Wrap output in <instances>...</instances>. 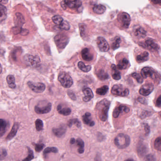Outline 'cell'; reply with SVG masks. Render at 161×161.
<instances>
[{
  "mask_svg": "<svg viewBox=\"0 0 161 161\" xmlns=\"http://www.w3.org/2000/svg\"><path fill=\"white\" fill-rule=\"evenodd\" d=\"M145 161H156V156L153 154H148L146 156Z\"/></svg>",
  "mask_w": 161,
  "mask_h": 161,
  "instance_id": "cell-47",
  "label": "cell"
},
{
  "mask_svg": "<svg viewBox=\"0 0 161 161\" xmlns=\"http://www.w3.org/2000/svg\"><path fill=\"white\" fill-rule=\"evenodd\" d=\"M121 39L120 37L116 36L112 40V42L111 44L112 48L113 50H116L119 47V45L121 44Z\"/></svg>",
  "mask_w": 161,
  "mask_h": 161,
  "instance_id": "cell-34",
  "label": "cell"
},
{
  "mask_svg": "<svg viewBox=\"0 0 161 161\" xmlns=\"http://www.w3.org/2000/svg\"><path fill=\"white\" fill-rule=\"evenodd\" d=\"M23 60L28 66L33 68L39 67L41 61L40 58L38 55L33 56L29 54L25 55Z\"/></svg>",
  "mask_w": 161,
  "mask_h": 161,
  "instance_id": "cell-6",
  "label": "cell"
},
{
  "mask_svg": "<svg viewBox=\"0 0 161 161\" xmlns=\"http://www.w3.org/2000/svg\"><path fill=\"white\" fill-rule=\"evenodd\" d=\"M96 75L99 79L101 80H105L109 78V74L103 69H100L96 73Z\"/></svg>",
  "mask_w": 161,
  "mask_h": 161,
  "instance_id": "cell-29",
  "label": "cell"
},
{
  "mask_svg": "<svg viewBox=\"0 0 161 161\" xmlns=\"http://www.w3.org/2000/svg\"><path fill=\"white\" fill-rule=\"evenodd\" d=\"M27 148L28 150V156L26 157V158H25L22 161H31L34 158L33 151L29 147H28Z\"/></svg>",
  "mask_w": 161,
  "mask_h": 161,
  "instance_id": "cell-40",
  "label": "cell"
},
{
  "mask_svg": "<svg viewBox=\"0 0 161 161\" xmlns=\"http://www.w3.org/2000/svg\"><path fill=\"white\" fill-rule=\"evenodd\" d=\"M8 123L2 119H0V137L4 135L8 128Z\"/></svg>",
  "mask_w": 161,
  "mask_h": 161,
  "instance_id": "cell-24",
  "label": "cell"
},
{
  "mask_svg": "<svg viewBox=\"0 0 161 161\" xmlns=\"http://www.w3.org/2000/svg\"><path fill=\"white\" fill-rule=\"evenodd\" d=\"M150 114V113L146 111L145 112V113H142V114H141V118L142 119H144V118L149 116Z\"/></svg>",
  "mask_w": 161,
  "mask_h": 161,
  "instance_id": "cell-52",
  "label": "cell"
},
{
  "mask_svg": "<svg viewBox=\"0 0 161 161\" xmlns=\"http://www.w3.org/2000/svg\"><path fill=\"white\" fill-rule=\"evenodd\" d=\"M7 16V9L5 6L0 3V22L5 20Z\"/></svg>",
  "mask_w": 161,
  "mask_h": 161,
  "instance_id": "cell-33",
  "label": "cell"
},
{
  "mask_svg": "<svg viewBox=\"0 0 161 161\" xmlns=\"http://www.w3.org/2000/svg\"><path fill=\"white\" fill-rule=\"evenodd\" d=\"M34 146L35 150L36 152H40L41 151L45 146V144L42 143L34 144Z\"/></svg>",
  "mask_w": 161,
  "mask_h": 161,
  "instance_id": "cell-45",
  "label": "cell"
},
{
  "mask_svg": "<svg viewBox=\"0 0 161 161\" xmlns=\"http://www.w3.org/2000/svg\"><path fill=\"white\" fill-rule=\"evenodd\" d=\"M141 74L144 78L149 77L156 82H160V75L157 72L149 67H145L142 68Z\"/></svg>",
  "mask_w": 161,
  "mask_h": 161,
  "instance_id": "cell-3",
  "label": "cell"
},
{
  "mask_svg": "<svg viewBox=\"0 0 161 161\" xmlns=\"http://www.w3.org/2000/svg\"><path fill=\"white\" fill-rule=\"evenodd\" d=\"M81 56L84 61L88 62L92 61L94 58L93 54L91 52L89 48H84L82 50Z\"/></svg>",
  "mask_w": 161,
  "mask_h": 161,
  "instance_id": "cell-18",
  "label": "cell"
},
{
  "mask_svg": "<svg viewBox=\"0 0 161 161\" xmlns=\"http://www.w3.org/2000/svg\"><path fill=\"white\" fill-rule=\"evenodd\" d=\"M144 129L145 131L146 135L148 136L150 132V127L147 123H144Z\"/></svg>",
  "mask_w": 161,
  "mask_h": 161,
  "instance_id": "cell-50",
  "label": "cell"
},
{
  "mask_svg": "<svg viewBox=\"0 0 161 161\" xmlns=\"http://www.w3.org/2000/svg\"><path fill=\"white\" fill-rule=\"evenodd\" d=\"M58 79L62 86L65 88H70L73 84L72 77L65 72H61L58 76Z\"/></svg>",
  "mask_w": 161,
  "mask_h": 161,
  "instance_id": "cell-7",
  "label": "cell"
},
{
  "mask_svg": "<svg viewBox=\"0 0 161 161\" xmlns=\"http://www.w3.org/2000/svg\"><path fill=\"white\" fill-rule=\"evenodd\" d=\"M108 90H109V87L107 85H105V86H102L101 88H98L96 90V94L98 95H99L101 96H104L107 93Z\"/></svg>",
  "mask_w": 161,
  "mask_h": 161,
  "instance_id": "cell-36",
  "label": "cell"
},
{
  "mask_svg": "<svg viewBox=\"0 0 161 161\" xmlns=\"http://www.w3.org/2000/svg\"><path fill=\"white\" fill-rule=\"evenodd\" d=\"M129 65V61L126 58H123L119 62L116 68L119 70H124L127 68Z\"/></svg>",
  "mask_w": 161,
  "mask_h": 161,
  "instance_id": "cell-25",
  "label": "cell"
},
{
  "mask_svg": "<svg viewBox=\"0 0 161 161\" xmlns=\"http://www.w3.org/2000/svg\"><path fill=\"white\" fill-rule=\"evenodd\" d=\"M35 128L38 131L43 130L44 127V123L43 121L40 119H37L35 122Z\"/></svg>",
  "mask_w": 161,
  "mask_h": 161,
  "instance_id": "cell-42",
  "label": "cell"
},
{
  "mask_svg": "<svg viewBox=\"0 0 161 161\" xmlns=\"http://www.w3.org/2000/svg\"><path fill=\"white\" fill-rule=\"evenodd\" d=\"M67 94L68 95L69 97L72 99V100H76L77 98H76V96H75V94L73 92L72 90H69L67 91Z\"/></svg>",
  "mask_w": 161,
  "mask_h": 161,
  "instance_id": "cell-49",
  "label": "cell"
},
{
  "mask_svg": "<svg viewBox=\"0 0 161 161\" xmlns=\"http://www.w3.org/2000/svg\"><path fill=\"white\" fill-rule=\"evenodd\" d=\"M76 143L78 146H79L78 153L79 154H83L84 152L85 144L83 140L80 138H78L76 140Z\"/></svg>",
  "mask_w": 161,
  "mask_h": 161,
  "instance_id": "cell-32",
  "label": "cell"
},
{
  "mask_svg": "<svg viewBox=\"0 0 161 161\" xmlns=\"http://www.w3.org/2000/svg\"><path fill=\"white\" fill-rule=\"evenodd\" d=\"M6 80L8 86L10 88L14 89L16 88V85L15 84V77L13 75H8L6 78Z\"/></svg>",
  "mask_w": 161,
  "mask_h": 161,
  "instance_id": "cell-31",
  "label": "cell"
},
{
  "mask_svg": "<svg viewBox=\"0 0 161 161\" xmlns=\"http://www.w3.org/2000/svg\"><path fill=\"white\" fill-rule=\"evenodd\" d=\"M78 66L80 70H82L83 72H86V73L89 72L92 68V67L90 65L86 66L83 62L81 61L78 63Z\"/></svg>",
  "mask_w": 161,
  "mask_h": 161,
  "instance_id": "cell-35",
  "label": "cell"
},
{
  "mask_svg": "<svg viewBox=\"0 0 161 161\" xmlns=\"http://www.w3.org/2000/svg\"><path fill=\"white\" fill-rule=\"evenodd\" d=\"M129 110L130 109L128 107L122 105H120L114 109L112 115H113V117L116 118L118 117L119 114L124 112L127 113L129 112Z\"/></svg>",
  "mask_w": 161,
  "mask_h": 161,
  "instance_id": "cell-16",
  "label": "cell"
},
{
  "mask_svg": "<svg viewBox=\"0 0 161 161\" xmlns=\"http://www.w3.org/2000/svg\"><path fill=\"white\" fill-rule=\"evenodd\" d=\"M93 11L96 14H102L106 12V7L102 4H97L94 6Z\"/></svg>",
  "mask_w": 161,
  "mask_h": 161,
  "instance_id": "cell-30",
  "label": "cell"
},
{
  "mask_svg": "<svg viewBox=\"0 0 161 161\" xmlns=\"http://www.w3.org/2000/svg\"><path fill=\"white\" fill-rule=\"evenodd\" d=\"M104 136L101 133H100V135H98V139L99 140V141H102L104 140L105 138H102V137H104Z\"/></svg>",
  "mask_w": 161,
  "mask_h": 161,
  "instance_id": "cell-57",
  "label": "cell"
},
{
  "mask_svg": "<svg viewBox=\"0 0 161 161\" xmlns=\"http://www.w3.org/2000/svg\"><path fill=\"white\" fill-rule=\"evenodd\" d=\"M135 161V160H134L133 159H127V160H125V161Z\"/></svg>",
  "mask_w": 161,
  "mask_h": 161,
  "instance_id": "cell-61",
  "label": "cell"
},
{
  "mask_svg": "<svg viewBox=\"0 0 161 161\" xmlns=\"http://www.w3.org/2000/svg\"><path fill=\"white\" fill-rule=\"evenodd\" d=\"M52 20L53 22L56 25H59L64 20L63 18L61 16L59 15H55L52 17Z\"/></svg>",
  "mask_w": 161,
  "mask_h": 161,
  "instance_id": "cell-39",
  "label": "cell"
},
{
  "mask_svg": "<svg viewBox=\"0 0 161 161\" xmlns=\"http://www.w3.org/2000/svg\"><path fill=\"white\" fill-rule=\"evenodd\" d=\"M7 156V152L5 148H1L0 150V161H2Z\"/></svg>",
  "mask_w": 161,
  "mask_h": 161,
  "instance_id": "cell-46",
  "label": "cell"
},
{
  "mask_svg": "<svg viewBox=\"0 0 161 161\" xmlns=\"http://www.w3.org/2000/svg\"><path fill=\"white\" fill-rule=\"evenodd\" d=\"M161 96H159V97L157 98L156 102V105L157 107H161Z\"/></svg>",
  "mask_w": 161,
  "mask_h": 161,
  "instance_id": "cell-53",
  "label": "cell"
},
{
  "mask_svg": "<svg viewBox=\"0 0 161 161\" xmlns=\"http://www.w3.org/2000/svg\"><path fill=\"white\" fill-rule=\"evenodd\" d=\"M28 85L31 90L35 93H42L45 89V85L42 83L28 82Z\"/></svg>",
  "mask_w": 161,
  "mask_h": 161,
  "instance_id": "cell-11",
  "label": "cell"
},
{
  "mask_svg": "<svg viewBox=\"0 0 161 161\" xmlns=\"http://www.w3.org/2000/svg\"><path fill=\"white\" fill-rule=\"evenodd\" d=\"M67 130L66 126L65 124H61L58 128H53L52 133L58 138H62L66 133Z\"/></svg>",
  "mask_w": 161,
  "mask_h": 161,
  "instance_id": "cell-15",
  "label": "cell"
},
{
  "mask_svg": "<svg viewBox=\"0 0 161 161\" xmlns=\"http://www.w3.org/2000/svg\"><path fill=\"white\" fill-rule=\"evenodd\" d=\"M119 21L121 22L122 26L125 28H128L130 25L131 18L129 14L126 12H122L119 14Z\"/></svg>",
  "mask_w": 161,
  "mask_h": 161,
  "instance_id": "cell-12",
  "label": "cell"
},
{
  "mask_svg": "<svg viewBox=\"0 0 161 161\" xmlns=\"http://www.w3.org/2000/svg\"><path fill=\"white\" fill-rule=\"evenodd\" d=\"M61 6L63 9L67 7L71 8H77L82 5L80 0H64L61 2Z\"/></svg>",
  "mask_w": 161,
  "mask_h": 161,
  "instance_id": "cell-10",
  "label": "cell"
},
{
  "mask_svg": "<svg viewBox=\"0 0 161 161\" xmlns=\"http://www.w3.org/2000/svg\"><path fill=\"white\" fill-rule=\"evenodd\" d=\"M111 69L112 70V77L115 80H119L121 79V73L118 71L116 67L114 64L111 65Z\"/></svg>",
  "mask_w": 161,
  "mask_h": 161,
  "instance_id": "cell-27",
  "label": "cell"
},
{
  "mask_svg": "<svg viewBox=\"0 0 161 161\" xmlns=\"http://www.w3.org/2000/svg\"><path fill=\"white\" fill-rule=\"evenodd\" d=\"M52 104L46 101H41L35 107V111L38 114H45L51 111Z\"/></svg>",
  "mask_w": 161,
  "mask_h": 161,
  "instance_id": "cell-4",
  "label": "cell"
},
{
  "mask_svg": "<svg viewBox=\"0 0 161 161\" xmlns=\"http://www.w3.org/2000/svg\"><path fill=\"white\" fill-rule=\"evenodd\" d=\"M14 23L17 27H22L25 23V18L21 13H16L14 18Z\"/></svg>",
  "mask_w": 161,
  "mask_h": 161,
  "instance_id": "cell-21",
  "label": "cell"
},
{
  "mask_svg": "<svg viewBox=\"0 0 161 161\" xmlns=\"http://www.w3.org/2000/svg\"><path fill=\"white\" fill-rule=\"evenodd\" d=\"M114 144L119 149H124L129 146L130 143V137L128 135L119 133L115 137Z\"/></svg>",
  "mask_w": 161,
  "mask_h": 161,
  "instance_id": "cell-2",
  "label": "cell"
},
{
  "mask_svg": "<svg viewBox=\"0 0 161 161\" xmlns=\"http://www.w3.org/2000/svg\"><path fill=\"white\" fill-rule=\"evenodd\" d=\"M3 52H4V51H2L1 50H0V55L3 54Z\"/></svg>",
  "mask_w": 161,
  "mask_h": 161,
  "instance_id": "cell-62",
  "label": "cell"
},
{
  "mask_svg": "<svg viewBox=\"0 0 161 161\" xmlns=\"http://www.w3.org/2000/svg\"><path fill=\"white\" fill-rule=\"evenodd\" d=\"M57 110L59 113L64 116H69L72 113V110L71 108H69V107L62 108V107L61 105H59L57 106Z\"/></svg>",
  "mask_w": 161,
  "mask_h": 161,
  "instance_id": "cell-26",
  "label": "cell"
},
{
  "mask_svg": "<svg viewBox=\"0 0 161 161\" xmlns=\"http://www.w3.org/2000/svg\"><path fill=\"white\" fill-rule=\"evenodd\" d=\"M154 89V85L152 84H146L143 85L139 89L140 94L144 96H147L152 93Z\"/></svg>",
  "mask_w": 161,
  "mask_h": 161,
  "instance_id": "cell-14",
  "label": "cell"
},
{
  "mask_svg": "<svg viewBox=\"0 0 161 161\" xmlns=\"http://www.w3.org/2000/svg\"><path fill=\"white\" fill-rule=\"evenodd\" d=\"M22 27H17L15 26L14 28H12V31L15 34H19L21 33L22 30Z\"/></svg>",
  "mask_w": 161,
  "mask_h": 161,
  "instance_id": "cell-48",
  "label": "cell"
},
{
  "mask_svg": "<svg viewBox=\"0 0 161 161\" xmlns=\"http://www.w3.org/2000/svg\"><path fill=\"white\" fill-rule=\"evenodd\" d=\"M133 32L134 35L139 38H144L146 35V31L139 25L134 27Z\"/></svg>",
  "mask_w": 161,
  "mask_h": 161,
  "instance_id": "cell-19",
  "label": "cell"
},
{
  "mask_svg": "<svg viewBox=\"0 0 161 161\" xmlns=\"http://www.w3.org/2000/svg\"><path fill=\"white\" fill-rule=\"evenodd\" d=\"M19 124L18 123H15L14 125L12 126L11 131L9 133V134L6 137V140H12L13 138H14L15 136L17 134L18 130L19 128Z\"/></svg>",
  "mask_w": 161,
  "mask_h": 161,
  "instance_id": "cell-23",
  "label": "cell"
},
{
  "mask_svg": "<svg viewBox=\"0 0 161 161\" xmlns=\"http://www.w3.org/2000/svg\"><path fill=\"white\" fill-rule=\"evenodd\" d=\"M154 147L157 150L161 151V137H158L155 140L154 143Z\"/></svg>",
  "mask_w": 161,
  "mask_h": 161,
  "instance_id": "cell-43",
  "label": "cell"
},
{
  "mask_svg": "<svg viewBox=\"0 0 161 161\" xmlns=\"http://www.w3.org/2000/svg\"><path fill=\"white\" fill-rule=\"evenodd\" d=\"M138 101L140 103H141V104H146V99L144 97H139L138 98Z\"/></svg>",
  "mask_w": 161,
  "mask_h": 161,
  "instance_id": "cell-51",
  "label": "cell"
},
{
  "mask_svg": "<svg viewBox=\"0 0 161 161\" xmlns=\"http://www.w3.org/2000/svg\"><path fill=\"white\" fill-rule=\"evenodd\" d=\"M75 142H76V140L74 138H72L70 140V143L71 144H74L75 143Z\"/></svg>",
  "mask_w": 161,
  "mask_h": 161,
  "instance_id": "cell-59",
  "label": "cell"
},
{
  "mask_svg": "<svg viewBox=\"0 0 161 161\" xmlns=\"http://www.w3.org/2000/svg\"><path fill=\"white\" fill-rule=\"evenodd\" d=\"M80 31L81 37H83L84 35L85 28L83 26H80Z\"/></svg>",
  "mask_w": 161,
  "mask_h": 161,
  "instance_id": "cell-55",
  "label": "cell"
},
{
  "mask_svg": "<svg viewBox=\"0 0 161 161\" xmlns=\"http://www.w3.org/2000/svg\"><path fill=\"white\" fill-rule=\"evenodd\" d=\"M2 67L1 64H0V74L2 73Z\"/></svg>",
  "mask_w": 161,
  "mask_h": 161,
  "instance_id": "cell-60",
  "label": "cell"
},
{
  "mask_svg": "<svg viewBox=\"0 0 161 161\" xmlns=\"http://www.w3.org/2000/svg\"><path fill=\"white\" fill-rule=\"evenodd\" d=\"M29 32L28 30L26 29H22L20 34H22V35H26L29 34Z\"/></svg>",
  "mask_w": 161,
  "mask_h": 161,
  "instance_id": "cell-54",
  "label": "cell"
},
{
  "mask_svg": "<svg viewBox=\"0 0 161 161\" xmlns=\"http://www.w3.org/2000/svg\"><path fill=\"white\" fill-rule=\"evenodd\" d=\"M54 40L58 49L60 51H62L63 50L68 44L69 38L67 35H64L63 34H59L55 36Z\"/></svg>",
  "mask_w": 161,
  "mask_h": 161,
  "instance_id": "cell-5",
  "label": "cell"
},
{
  "mask_svg": "<svg viewBox=\"0 0 161 161\" xmlns=\"http://www.w3.org/2000/svg\"><path fill=\"white\" fill-rule=\"evenodd\" d=\"M83 92L84 94V97H83V100L86 102L89 101L94 97V94L90 88L88 87L84 88L83 89Z\"/></svg>",
  "mask_w": 161,
  "mask_h": 161,
  "instance_id": "cell-20",
  "label": "cell"
},
{
  "mask_svg": "<svg viewBox=\"0 0 161 161\" xmlns=\"http://www.w3.org/2000/svg\"><path fill=\"white\" fill-rule=\"evenodd\" d=\"M131 76L135 79L137 80V82L139 84H142L143 82V79L142 78V76L140 75L139 74L137 73H133L131 74Z\"/></svg>",
  "mask_w": 161,
  "mask_h": 161,
  "instance_id": "cell-44",
  "label": "cell"
},
{
  "mask_svg": "<svg viewBox=\"0 0 161 161\" xmlns=\"http://www.w3.org/2000/svg\"><path fill=\"white\" fill-rule=\"evenodd\" d=\"M95 161H101V158L99 154H96V156L95 157Z\"/></svg>",
  "mask_w": 161,
  "mask_h": 161,
  "instance_id": "cell-56",
  "label": "cell"
},
{
  "mask_svg": "<svg viewBox=\"0 0 161 161\" xmlns=\"http://www.w3.org/2000/svg\"><path fill=\"white\" fill-rule=\"evenodd\" d=\"M139 45L152 51H158L160 47L152 39H148L143 42H140Z\"/></svg>",
  "mask_w": 161,
  "mask_h": 161,
  "instance_id": "cell-9",
  "label": "cell"
},
{
  "mask_svg": "<svg viewBox=\"0 0 161 161\" xmlns=\"http://www.w3.org/2000/svg\"><path fill=\"white\" fill-rule=\"evenodd\" d=\"M110 104V101L106 99L102 100L96 104V113L102 121L105 122L108 118V110Z\"/></svg>",
  "mask_w": 161,
  "mask_h": 161,
  "instance_id": "cell-1",
  "label": "cell"
},
{
  "mask_svg": "<svg viewBox=\"0 0 161 161\" xmlns=\"http://www.w3.org/2000/svg\"><path fill=\"white\" fill-rule=\"evenodd\" d=\"M151 1L154 4H160L161 3V0H151Z\"/></svg>",
  "mask_w": 161,
  "mask_h": 161,
  "instance_id": "cell-58",
  "label": "cell"
},
{
  "mask_svg": "<svg viewBox=\"0 0 161 161\" xmlns=\"http://www.w3.org/2000/svg\"><path fill=\"white\" fill-rule=\"evenodd\" d=\"M82 119L84 123L86 125H89L90 127H93L95 125V122L92 120L91 114L90 113H86L82 117Z\"/></svg>",
  "mask_w": 161,
  "mask_h": 161,
  "instance_id": "cell-22",
  "label": "cell"
},
{
  "mask_svg": "<svg viewBox=\"0 0 161 161\" xmlns=\"http://www.w3.org/2000/svg\"><path fill=\"white\" fill-rule=\"evenodd\" d=\"M58 27L61 29L68 31L70 29L71 26H70V25L68 22L67 21L64 20L60 25H58Z\"/></svg>",
  "mask_w": 161,
  "mask_h": 161,
  "instance_id": "cell-41",
  "label": "cell"
},
{
  "mask_svg": "<svg viewBox=\"0 0 161 161\" xmlns=\"http://www.w3.org/2000/svg\"><path fill=\"white\" fill-rule=\"evenodd\" d=\"M111 93L114 95L125 97L129 94V90L122 85L115 84L112 86Z\"/></svg>",
  "mask_w": 161,
  "mask_h": 161,
  "instance_id": "cell-8",
  "label": "cell"
},
{
  "mask_svg": "<svg viewBox=\"0 0 161 161\" xmlns=\"http://www.w3.org/2000/svg\"><path fill=\"white\" fill-rule=\"evenodd\" d=\"M149 59V53L147 51H144L143 53L138 55L136 57V61L138 63H142L146 61Z\"/></svg>",
  "mask_w": 161,
  "mask_h": 161,
  "instance_id": "cell-28",
  "label": "cell"
},
{
  "mask_svg": "<svg viewBox=\"0 0 161 161\" xmlns=\"http://www.w3.org/2000/svg\"><path fill=\"white\" fill-rule=\"evenodd\" d=\"M73 125H75L78 128H80L81 126V123L80 121L78 120V119H72L68 121V126L71 128Z\"/></svg>",
  "mask_w": 161,
  "mask_h": 161,
  "instance_id": "cell-37",
  "label": "cell"
},
{
  "mask_svg": "<svg viewBox=\"0 0 161 161\" xmlns=\"http://www.w3.org/2000/svg\"><path fill=\"white\" fill-rule=\"evenodd\" d=\"M97 44L100 51L102 52H107L110 49L108 42L103 37H98L97 38Z\"/></svg>",
  "mask_w": 161,
  "mask_h": 161,
  "instance_id": "cell-13",
  "label": "cell"
},
{
  "mask_svg": "<svg viewBox=\"0 0 161 161\" xmlns=\"http://www.w3.org/2000/svg\"><path fill=\"white\" fill-rule=\"evenodd\" d=\"M58 152V150L55 147H48L45 148L43 152V155L45 157L46 155H48L49 153H57Z\"/></svg>",
  "mask_w": 161,
  "mask_h": 161,
  "instance_id": "cell-38",
  "label": "cell"
},
{
  "mask_svg": "<svg viewBox=\"0 0 161 161\" xmlns=\"http://www.w3.org/2000/svg\"><path fill=\"white\" fill-rule=\"evenodd\" d=\"M137 152L140 156H144L148 152V147L143 141H139L137 146Z\"/></svg>",
  "mask_w": 161,
  "mask_h": 161,
  "instance_id": "cell-17",
  "label": "cell"
}]
</instances>
